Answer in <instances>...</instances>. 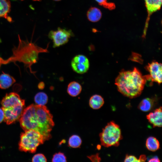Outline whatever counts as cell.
Wrapping results in <instances>:
<instances>
[{
  "instance_id": "cell-1",
  "label": "cell",
  "mask_w": 162,
  "mask_h": 162,
  "mask_svg": "<svg viewBox=\"0 0 162 162\" xmlns=\"http://www.w3.org/2000/svg\"><path fill=\"white\" fill-rule=\"evenodd\" d=\"M20 125L24 130H33L43 135L45 141L52 137L54 126L53 116L45 105L32 104L24 109L20 118Z\"/></svg>"
},
{
  "instance_id": "cell-2",
  "label": "cell",
  "mask_w": 162,
  "mask_h": 162,
  "mask_svg": "<svg viewBox=\"0 0 162 162\" xmlns=\"http://www.w3.org/2000/svg\"><path fill=\"white\" fill-rule=\"evenodd\" d=\"M18 38V45L12 49V56L6 59L0 57V68L2 65L12 62L15 64L18 62L24 64L26 70L29 68L31 73L35 76L36 72L32 70L31 67L32 64L37 62L40 53L49 52L47 49L49 43L46 48H43L31 41L22 40L19 35Z\"/></svg>"
},
{
  "instance_id": "cell-3",
  "label": "cell",
  "mask_w": 162,
  "mask_h": 162,
  "mask_svg": "<svg viewBox=\"0 0 162 162\" xmlns=\"http://www.w3.org/2000/svg\"><path fill=\"white\" fill-rule=\"evenodd\" d=\"M149 75L143 76L136 68L132 70H122L115 80L118 91L124 96L132 98L141 94L147 80H149Z\"/></svg>"
},
{
  "instance_id": "cell-4",
  "label": "cell",
  "mask_w": 162,
  "mask_h": 162,
  "mask_svg": "<svg viewBox=\"0 0 162 162\" xmlns=\"http://www.w3.org/2000/svg\"><path fill=\"white\" fill-rule=\"evenodd\" d=\"M45 141L43 135L38 131L33 130H26L21 134L19 149L21 151L34 153L38 146Z\"/></svg>"
},
{
  "instance_id": "cell-5",
  "label": "cell",
  "mask_w": 162,
  "mask_h": 162,
  "mask_svg": "<svg viewBox=\"0 0 162 162\" xmlns=\"http://www.w3.org/2000/svg\"><path fill=\"white\" fill-rule=\"evenodd\" d=\"M99 136L101 145L106 147L118 146L122 139L119 126L113 121L108 123L103 129Z\"/></svg>"
},
{
  "instance_id": "cell-6",
  "label": "cell",
  "mask_w": 162,
  "mask_h": 162,
  "mask_svg": "<svg viewBox=\"0 0 162 162\" xmlns=\"http://www.w3.org/2000/svg\"><path fill=\"white\" fill-rule=\"evenodd\" d=\"M74 36L71 30L58 27L56 30L50 31L49 38L52 40L53 48L58 47L67 43L69 39Z\"/></svg>"
},
{
  "instance_id": "cell-7",
  "label": "cell",
  "mask_w": 162,
  "mask_h": 162,
  "mask_svg": "<svg viewBox=\"0 0 162 162\" xmlns=\"http://www.w3.org/2000/svg\"><path fill=\"white\" fill-rule=\"evenodd\" d=\"M71 65L74 71L77 73L82 74L87 72L90 64L88 58L86 56L79 54L76 55L72 58Z\"/></svg>"
},
{
  "instance_id": "cell-8",
  "label": "cell",
  "mask_w": 162,
  "mask_h": 162,
  "mask_svg": "<svg viewBox=\"0 0 162 162\" xmlns=\"http://www.w3.org/2000/svg\"><path fill=\"white\" fill-rule=\"evenodd\" d=\"M24 105L2 108L4 113V120L7 124H11L20 119L23 111Z\"/></svg>"
},
{
  "instance_id": "cell-9",
  "label": "cell",
  "mask_w": 162,
  "mask_h": 162,
  "mask_svg": "<svg viewBox=\"0 0 162 162\" xmlns=\"http://www.w3.org/2000/svg\"><path fill=\"white\" fill-rule=\"evenodd\" d=\"M146 69L148 71L150 80L160 84L162 82V65L161 63L153 61L148 63Z\"/></svg>"
},
{
  "instance_id": "cell-10",
  "label": "cell",
  "mask_w": 162,
  "mask_h": 162,
  "mask_svg": "<svg viewBox=\"0 0 162 162\" xmlns=\"http://www.w3.org/2000/svg\"><path fill=\"white\" fill-rule=\"evenodd\" d=\"M25 100L17 93L12 92L7 93L1 102L2 108H7L19 105H25Z\"/></svg>"
},
{
  "instance_id": "cell-11",
  "label": "cell",
  "mask_w": 162,
  "mask_h": 162,
  "mask_svg": "<svg viewBox=\"0 0 162 162\" xmlns=\"http://www.w3.org/2000/svg\"><path fill=\"white\" fill-rule=\"evenodd\" d=\"M145 1L148 16L143 32V37H145L146 35L151 15L154 12L160 9L162 0H145Z\"/></svg>"
},
{
  "instance_id": "cell-12",
  "label": "cell",
  "mask_w": 162,
  "mask_h": 162,
  "mask_svg": "<svg viewBox=\"0 0 162 162\" xmlns=\"http://www.w3.org/2000/svg\"><path fill=\"white\" fill-rule=\"evenodd\" d=\"M150 123L153 125L154 128L160 127L162 124V107L158 108L152 112H150L146 116Z\"/></svg>"
},
{
  "instance_id": "cell-13",
  "label": "cell",
  "mask_w": 162,
  "mask_h": 162,
  "mask_svg": "<svg viewBox=\"0 0 162 162\" xmlns=\"http://www.w3.org/2000/svg\"><path fill=\"white\" fill-rule=\"evenodd\" d=\"M156 99L154 98H146L142 99L138 106L141 111L147 112L152 110L156 104Z\"/></svg>"
},
{
  "instance_id": "cell-14",
  "label": "cell",
  "mask_w": 162,
  "mask_h": 162,
  "mask_svg": "<svg viewBox=\"0 0 162 162\" xmlns=\"http://www.w3.org/2000/svg\"><path fill=\"white\" fill-rule=\"evenodd\" d=\"M16 81L14 78L8 74L2 72L0 75V88L6 89L11 86Z\"/></svg>"
},
{
  "instance_id": "cell-15",
  "label": "cell",
  "mask_w": 162,
  "mask_h": 162,
  "mask_svg": "<svg viewBox=\"0 0 162 162\" xmlns=\"http://www.w3.org/2000/svg\"><path fill=\"white\" fill-rule=\"evenodd\" d=\"M11 4L9 0H0V17H4L9 22L12 21L8 14L10 10Z\"/></svg>"
},
{
  "instance_id": "cell-16",
  "label": "cell",
  "mask_w": 162,
  "mask_h": 162,
  "mask_svg": "<svg viewBox=\"0 0 162 162\" xmlns=\"http://www.w3.org/2000/svg\"><path fill=\"white\" fill-rule=\"evenodd\" d=\"M82 90L81 85L78 82L73 81L68 84L67 92L68 94L72 97H75L79 95Z\"/></svg>"
},
{
  "instance_id": "cell-17",
  "label": "cell",
  "mask_w": 162,
  "mask_h": 162,
  "mask_svg": "<svg viewBox=\"0 0 162 162\" xmlns=\"http://www.w3.org/2000/svg\"><path fill=\"white\" fill-rule=\"evenodd\" d=\"M87 16L88 20L92 22L99 21L102 17V13L100 10L96 7H92L88 10Z\"/></svg>"
},
{
  "instance_id": "cell-18",
  "label": "cell",
  "mask_w": 162,
  "mask_h": 162,
  "mask_svg": "<svg viewBox=\"0 0 162 162\" xmlns=\"http://www.w3.org/2000/svg\"><path fill=\"white\" fill-rule=\"evenodd\" d=\"M104 101L103 98L100 95L94 94L92 96L89 100V105L93 109H98L104 105Z\"/></svg>"
},
{
  "instance_id": "cell-19",
  "label": "cell",
  "mask_w": 162,
  "mask_h": 162,
  "mask_svg": "<svg viewBox=\"0 0 162 162\" xmlns=\"http://www.w3.org/2000/svg\"><path fill=\"white\" fill-rule=\"evenodd\" d=\"M146 145L148 149L152 152H155L160 148L158 140L153 136H150L147 139Z\"/></svg>"
},
{
  "instance_id": "cell-20",
  "label": "cell",
  "mask_w": 162,
  "mask_h": 162,
  "mask_svg": "<svg viewBox=\"0 0 162 162\" xmlns=\"http://www.w3.org/2000/svg\"><path fill=\"white\" fill-rule=\"evenodd\" d=\"M34 100L36 104L45 105L48 101V97L45 93L40 92L37 93L34 97Z\"/></svg>"
},
{
  "instance_id": "cell-21",
  "label": "cell",
  "mask_w": 162,
  "mask_h": 162,
  "mask_svg": "<svg viewBox=\"0 0 162 162\" xmlns=\"http://www.w3.org/2000/svg\"><path fill=\"white\" fill-rule=\"evenodd\" d=\"M82 142L81 138L78 135H74L69 138L68 144L69 146L72 148L80 147Z\"/></svg>"
},
{
  "instance_id": "cell-22",
  "label": "cell",
  "mask_w": 162,
  "mask_h": 162,
  "mask_svg": "<svg viewBox=\"0 0 162 162\" xmlns=\"http://www.w3.org/2000/svg\"><path fill=\"white\" fill-rule=\"evenodd\" d=\"M100 6L106 8L111 10L115 9L116 6L115 4L112 2H109L107 0H95Z\"/></svg>"
},
{
  "instance_id": "cell-23",
  "label": "cell",
  "mask_w": 162,
  "mask_h": 162,
  "mask_svg": "<svg viewBox=\"0 0 162 162\" xmlns=\"http://www.w3.org/2000/svg\"><path fill=\"white\" fill-rule=\"evenodd\" d=\"M52 161V162H67L66 157L63 153L58 152L56 153L53 155Z\"/></svg>"
},
{
  "instance_id": "cell-24",
  "label": "cell",
  "mask_w": 162,
  "mask_h": 162,
  "mask_svg": "<svg viewBox=\"0 0 162 162\" xmlns=\"http://www.w3.org/2000/svg\"><path fill=\"white\" fill-rule=\"evenodd\" d=\"M32 161L34 162H45L47 161V159L43 154L40 153L35 155L32 158Z\"/></svg>"
},
{
  "instance_id": "cell-25",
  "label": "cell",
  "mask_w": 162,
  "mask_h": 162,
  "mask_svg": "<svg viewBox=\"0 0 162 162\" xmlns=\"http://www.w3.org/2000/svg\"><path fill=\"white\" fill-rule=\"evenodd\" d=\"M124 162H139L138 159L134 156L133 155L127 154L126 155Z\"/></svg>"
},
{
  "instance_id": "cell-26",
  "label": "cell",
  "mask_w": 162,
  "mask_h": 162,
  "mask_svg": "<svg viewBox=\"0 0 162 162\" xmlns=\"http://www.w3.org/2000/svg\"><path fill=\"white\" fill-rule=\"evenodd\" d=\"M88 158H89L92 161L99 162L101 160V159L99 157V155L98 154L88 157Z\"/></svg>"
},
{
  "instance_id": "cell-27",
  "label": "cell",
  "mask_w": 162,
  "mask_h": 162,
  "mask_svg": "<svg viewBox=\"0 0 162 162\" xmlns=\"http://www.w3.org/2000/svg\"><path fill=\"white\" fill-rule=\"evenodd\" d=\"M4 113L2 108H0V123L2 122L4 120Z\"/></svg>"
},
{
  "instance_id": "cell-28",
  "label": "cell",
  "mask_w": 162,
  "mask_h": 162,
  "mask_svg": "<svg viewBox=\"0 0 162 162\" xmlns=\"http://www.w3.org/2000/svg\"><path fill=\"white\" fill-rule=\"evenodd\" d=\"M139 162H145L147 158L146 156L144 154L141 155L139 158Z\"/></svg>"
},
{
  "instance_id": "cell-29",
  "label": "cell",
  "mask_w": 162,
  "mask_h": 162,
  "mask_svg": "<svg viewBox=\"0 0 162 162\" xmlns=\"http://www.w3.org/2000/svg\"><path fill=\"white\" fill-rule=\"evenodd\" d=\"M148 162H160V160L159 158L157 157H154L150 159L148 161Z\"/></svg>"
},
{
  "instance_id": "cell-30",
  "label": "cell",
  "mask_w": 162,
  "mask_h": 162,
  "mask_svg": "<svg viewBox=\"0 0 162 162\" xmlns=\"http://www.w3.org/2000/svg\"><path fill=\"white\" fill-rule=\"evenodd\" d=\"M38 87L40 89H43L45 87V84L43 82H40L38 85Z\"/></svg>"
},
{
  "instance_id": "cell-31",
  "label": "cell",
  "mask_w": 162,
  "mask_h": 162,
  "mask_svg": "<svg viewBox=\"0 0 162 162\" xmlns=\"http://www.w3.org/2000/svg\"><path fill=\"white\" fill-rule=\"evenodd\" d=\"M33 0L35 1H41V0Z\"/></svg>"
},
{
  "instance_id": "cell-32",
  "label": "cell",
  "mask_w": 162,
  "mask_h": 162,
  "mask_svg": "<svg viewBox=\"0 0 162 162\" xmlns=\"http://www.w3.org/2000/svg\"><path fill=\"white\" fill-rule=\"evenodd\" d=\"M53 0L55 1H59L61 0Z\"/></svg>"
},
{
  "instance_id": "cell-33",
  "label": "cell",
  "mask_w": 162,
  "mask_h": 162,
  "mask_svg": "<svg viewBox=\"0 0 162 162\" xmlns=\"http://www.w3.org/2000/svg\"><path fill=\"white\" fill-rule=\"evenodd\" d=\"M20 0L22 1V0Z\"/></svg>"
}]
</instances>
